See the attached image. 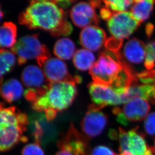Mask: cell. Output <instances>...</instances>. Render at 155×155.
Wrapping results in <instances>:
<instances>
[{
    "label": "cell",
    "instance_id": "6da1fadb",
    "mask_svg": "<svg viewBox=\"0 0 155 155\" xmlns=\"http://www.w3.org/2000/svg\"><path fill=\"white\" fill-rule=\"evenodd\" d=\"M67 21L66 14L61 8L51 2H37L20 14V24L30 29H40L56 36L60 29Z\"/></svg>",
    "mask_w": 155,
    "mask_h": 155
},
{
    "label": "cell",
    "instance_id": "7a4b0ae2",
    "mask_svg": "<svg viewBox=\"0 0 155 155\" xmlns=\"http://www.w3.org/2000/svg\"><path fill=\"white\" fill-rule=\"evenodd\" d=\"M28 124V117L17 108L0 103V152L9 151L20 142H27L23 134Z\"/></svg>",
    "mask_w": 155,
    "mask_h": 155
},
{
    "label": "cell",
    "instance_id": "3957f363",
    "mask_svg": "<svg viewBox=\"0 0 155 155\" xmlns=\"http://www.w3.org/2000/svg\"><path fill=\"white\" fill-rule=\"evenodd\" d=\"M77 95L76 85L69 83H51L46 93L31 103L36 112H57L64 110L71 105Z\"/></svg>",
    "mask_w": 155,
    "mask_h": 155
},
{
    "label": "cell",
    "instance_id": "277c9868",
    "mask_svg": "<svg viewBox=\"0 0 155 155\" xmlns=\"http://www.w3.org/2000/svg\"><path fill=\"white\" fill-rule=\"evenodd\" d=\"M122 68L120 52L114 54L105 51L90 69V74L95 83L111 87L116 80Z\"/></svg>",
    "mask_w": 155,
    "mask_h": 155
},
{
    "label": "cell",
    "instance_id": "5b68a950",
    "mask_svg": "<svg viewBox=\"0 0 155 155\" xmlns=\"http://www.w3.org/2000/svg\"><path fill=\"white\" fill-rule=\"evenodd\" d=\"M11 51L17 56L18 64L21 66L29 60L38 63L51 57L48 48L41 43L38 35L23 36L12 48Z\"/></svg>",
    "mask_w": 155,
    "mask_h": 155
},
{
    "label": "cell",
    "instance_id": "8992f818",
    "mask_svg": "<svg viewBox=\"0 0 155 155\" xmlns=\"http://www.w3.org/2000/svg\"><path fill=\"white\" fill-rule=\"evenodd\" d=\"M21 80L27 89L24 97L31 102L45 95L51 86L41 70L35 65H29L24 68L21 75Z\"/></svg>",
    "mask_w": 155,
    "mask_h": 155
},
{
    "label": "cell",
    "instance_id": "52a82bcc",
    "mask_svg": "<svg viewBox=\"0 0 155 155\" xmlns=\"http://www.w3.org/2000/svg\"><path fill=\"white\" fill-rule=\"evenodd\" d=\"M28 119V127L36 143L46 147L57 140L58 130L51 121L48 120L43 112L32 114Z\"/></svg>",
    "mask_w": 155,
    "mask_h": 155
},
{
    "label": "cell",
    "instance_id": "ba28073f",
    "mask_svg": "<svg viewBox=\"0 0 155 155\" xmlns=\"http://www.w3.org/2000/svg\"><path fill=\"white\" fill-rule=\"evenodd\" d=\"M150 108L149 102L136 98L125 103L122 108L115 106L112 112L116 116L118 122L125 126L130 122L142 120L148 116Z\"/></svg>",
    "mask_w": 155,
    "mask_h": 155
},
{
    "label": "cell",
    "instance_id": "9c48e42d",
    "mask_svg": "<svg viewBox=\"0 0 155 155\" xmlns=\"http://www.w3.org/2000/svg\"><path fill=\"white\" fill-rule=\"evenodd\" d=\"M140 25L131 13L127 11L114 13L107 22L111 35L122 40L130 38Z\"/></svg>",
    "mask_w": 155,
    "mask_h": 155
},
{
    "label": "cell",
    "instance_id": "30bf717a",
    "mask_svg": "<svg viewBox=\"0 0 155 155\" xmlns=\"http://www.w3.org/2000/svg\"><path fill=\"white\" fill-rule=\"evenodd\" d=\"M38 64L51 83H69L76 85L82 81V78L79 76H72L66 64L58 58L49 57Z\"/></svg>",
    "mask_w": 155,
    "mask_h": 155
},
{
    "label": "cell",
    "instance_id": "8fae6325",
    "mask_svg": "<svg viewBox=\"0 0 155 155\" xmlns=\"http://www.w3.org/2000/svg\"><path fill=\"white\" fill-rule=\"evenodd\" d=\"M103 108L92 104L81 123V129L89 138L97 137L101 134L108 122V117L100 111Z\"/></svg>",
    "mask_w": 155,
    "mask_h": 155
},
{
    "label": "cell",
    "instance_id": "7c38bea8",
    "mask_svg": "<svg viewBox=\"0 0 155 155\" xmlns=\"http://www.w3.org/2000/svg\"><path fill=\"white\" fill-rule=\"evenodd\" d=\"M60 150H65L73 155H89V145L88 139L81 134L73 124L64 136L58 142Z\"/></svg>",
    "mask_w": 155,
    "mask_h": 155
},
{
    "label": "cell",
    "instance_id": "4fadbf2b",
    "mask_svg": "<svg viewBox=\"0 0 155 155\" xmlns=\"http://www.w3.org/2000/svg\"><path fill=\"white\" fill-rule=\"evenodd\" d=\"M88 87L94 104L103 108L108 105L117 106L122 104L120 96L111 87L92 82Z\"/></svg>",
    "mask_w": 155,
    "mask_h": 155
},
{
    "label": "cell",
    "instance_id": "5bb4252c",
    "mask_svg": "<svg viewBox=\"0 0 155 155\" xmlns=\"http://www.w3.org/2000/svg\"><path fill=\"white\" fill-rule=\"evenodd\" d=\"M72 22L77 27L85 28L91 24H98L99 16L95 8L90 3L80 2L72 7L70 12Z\"/></svg>",
    "mask_w": 155,
    "mask_h": 155
},
{
    "label": "cell",
    "instance_id": "9a60e30c",
    "mask_svg": "<svg viewBox=\"0 0 155 155\" xmlns=\"http://www.w3.org/2000/svg\"><path fill=\"white\" fill-rule=\"evenodd\" d=\"M106 34L101 28L91 25L85 27L81 32L80 42L85 49L96 51L101 49L106 42Z\"/></svg>",
    "mask_w": 155,
    "mask_h": 155
},
{
    "label": "cell",
    "instance_id": "2e32d148",
    "mask_svg": "<svg viewBox=\"0 0 155 155\" xmlns=\"http://www.w3.org/2000/svg\"><path fill=\"white\" fill-rule=\"evenodd\" d=\"M121 55L124 61L132 68L133 65L142 64L146 57L145 43L137 38L130 39L124 45Z\"/></svg>",
    "mask_w": 155,
    "mask_h": 155
},
{
    "label": "cell",
    "instance_id": "e0dca14e",
    "mask_svg": "<svg viewBox=\"0 0 155 155\" xmlns=\"http://www.w3.org/2000/svg\"><path fill=\"white\" fill-rule=\"evenodd\" d=\"M136 98H140L155 105V85L136 84L130 87L127 93L121 96L122 104Z\"/></svg>",
    "mask_w": 155,
    "mask_h": 155
},
{
    "label": "cell",
    "instance_id": "ac0fdd59",
    "mask_svg": "<svg viewBox=\"0 0 155 155\" xmlns=\"http://www.w3.org/2000/svg\"><path fill=\"white\" fill-rule=\"evenodd\" d=\"M23 93L22 85L17 79H8L0 84V95L8 103L19 100Z\"/></svg>",
    "mask_w": 155,
    "mask_h": 155
},
{
    "label": "cell",
    "instance_id": "d6986e66",
    "mask_svg": "<svg viewBox=\"0 0 155 155\" xmlns=\"http://www.w3.org/2000/svg\"><path fill=\"white\" fill-rule=\"evenodd\" d=\"M128 140L126 152L132 155H146L150 147L147 146L145 137L134 128L128 131Z\"/></svg>",
    "mask_w": 155,
    "mask_h": 155
},
{
    "label": "cell",
    "instance_id": "ffe728a7",
    "mask_svg": "<svg viewBox=\"0 0 155 155\" xmlns=\"http://www.w3.org/2000/svg\"><path fill=\"white\" fill-rule=\"evenodd\" d=\"M131 14L140 23L149 19L154 10L155 0H133Z\"/></svg>",
    "mask_w": 155,
    "mask_h": 155
},
{
    "label": "cell",
    "instance_id": "44dd1931",
    "mask_svg": "<svg viewBox=\"0 0 155 155\" xmlns=\"http://www.w3.org/2000/svg\"><path fill=\"white\" fill-rule=\"evenodd\" d=\"M76 45L71 39L62 38L55 42L54 48V53L60 59L69 60L73 58L76 53Z\"/></svg>",
    "mask_w": 155,
    "mask_h": 155
},
{
    "label": "cell",
    "instance_id": "7402d4cb",
    "mask_svg": "<svg viewBox=\"0 0 155 155\" xmlns=\"http://www.w3.org/2000/svg\"><path fill=\"white\" fill-rule=\"evenodd\" d=\"M17 27L11 22L0 26V47L13 48L16 43Z\"/></svg>",
    "mask_w": 155,
    "mask_h": 155
},
{
    "label": "cell",
    "instance_id": "603a6c76",
    "mask_svg": "<svg viewBox=\"0 0 155 155\" xmlns=\"http://www.w3.org/2000/svg\"><path fill=\"white\" fill-rule=\"evenodd\" d=\"M73 63L78 70L85 71L90 70L94 65L95 63V57L88 49H79L74 55Z\"/></svg>",
    "mask_w": 155,
    "mask_h": 155
},
{
    "label": "cell",
    "instance_id": "cb8c5ba5",
    "mask_svg": "<svg viewBox=\"0 0 155 155\" xmlns=\"http://www.w3.org/2000/svg\"><path fill=\"white\" fill-rule=\"evenodd\" d=\"M15 63L16 57L12 51L0 49V84L3 82L5 76L13 69Z\"/></svg>",
    "mask_w": 155,
    "mask_h": 155
},
{
    "label": "cell",
    "instance_id": "d4e9b609",
    "mask_svg": "<svg viewBox=\"0 0 155 155\" xmlns=\"http://www.w3.org/2000/svg\"><path fill=\"white\" fill-rule=\"evenodd\" d=\"M104 6L114 12H124L133 5V0H102Z\"/></svg>",
    "mask_w": 155,
    "mask_h": 155
},
{
    "label": "cell",
    "instance_id": "484cf974",
    "mask_svg": "<svg viewBox=\"0 0 155 155\" xmlns=\"http://www.w3.org/2000/svg\"><path fill=\"white\" fill-rule=\"evenodd\" d=\"M144 66L147 70H152L155 67V39L150 41L146 46Z\"/></svg>",
    "mask_w": 155,
    "mask_h": 155
},
{
    "label": "cell",
    "instance_id": "4316f807",
    "mask_svg": "<svg viewBox=\"0 0 155 155\" xmlns=\"http://www.w3.org/2000/svg\"><path fill=\"white\" fill-rule=\"evenodd\" d=\"M21 155H45V153L40 145L35 143L26 145L21 151Z\"/></svg>",
    "mask_w": 155,
    "mask_h": 155
},
{
    "label": "cell",
    "instance_id": "83f0119b",
    "mask_svg": "<svg viewBox=\"0 0 155 155\" xmlns=\"http://www.w3.org/2000/svg\"><path fill=\"white\" fill-rule=\"evenodd\" d=\"M122 39L116 38L114 37L107 39L105 43L106 50L114 54L119 52V50L122 47Z\"/></svg>",
    "mask_w": 155,
    "mask_h": 155
},
{
    "label": "cell",
    "instance_id": "f1b7e54d",
    "mask_svg": "<svg viewBox=\"0 0 155 155\" xmlns=\"http://www.w3.org/2000/svg\"><path fill=\"white\" fill-rule=\"evenodd\" d=\"M145 131L150 136L155 135V112H152L147 116L144 121Z\"/></svg>",
    "mask_w": 155,
    "mask_h": 155
},
{
    "label": "cell",
    "instance_id": "f546056e",
    "mask_svg": "<svg viewBox=\"0 0 155 155\" xmlns=\"http://www.w3.org/2000/svg\"><path fill=\"white\" fill-rule=\"evenodd\" d=\"M90 155H117L111 148L105 146H98L93 148Z\"/></svg>",
    "mask_w": 155,
    "mask_h": 155
},
{
    "label": "cell",
    "instance_id": "4dcf8cb0",
    "mask_svg": "<svg viewBox=\"0 0 155 155\" xmlns=\"http://www.w3.org/2000/svg\"><path fill=\"white\" fill-rule=\"evenodd\" d=\"M114 13H115V12H113L110 9H108L104 6L103 7H102L100 9V17L104 20L107 21L108 20H109L111 18V17L112 16Z\"/></svg>",
    "mask_w": 155,
    "mask_h": 155
},
{
    "label": "cell",
    "instance_id": "1f68e13d",
    "mask_svg": "<svg viewBox=\"0 0 155 155\" xmlns=\"http://www.w3.org/2000/svg\"><path fill=\"white\" fill-rule=\"evenodd\" d=\"M75 0H54V3L58 5L61 7L66 9L70 6Z\"/></svg>",
    "mask_w": 155,
    "mask_h": 155
},
{
    "label": "cell",
    "instance_id": "d6a6232c",
    "mask_svg": "<svg viewBox=\"0 0 155 155\" xmlns=\"http://www.w3.org/2000/svg\"><path fill=\"white\" fill-rule=\"evenodd\" d=\"M155 31V25L151 23H148L145 27L146 34L148 38L152 37Z\"/></svg>",
    "mask_w": 155,
    "mask_h": 155
},
{
    "label": "cell",
    "instance_id": "836d02e7",
    "mask_svg": "<svg viewBox=\"0 0 155 155\" xmlns=\"http://www.w3.org/2000/svg\"><path fill=\"white\" fill-rule=\"evenodd\" d=\"M109 136L112 140H116L118 137V133L114 130H110L109 132Z\"/></svg>",
    "mask_w": 155,
    "mask_h": 155
},
{
    "label": "cell",
    "instance_id": "e575fe53",
    "mask_svg": "<svg viewBox=\"0 0 155 155\" xmlns=\"http://www.w3.org/2000/svg\"><path fill=\"white\" fill-rule=\"evenodd\" d=\"M55 155H73L69 151L65 150H60V151H58L55 154Z\"/></svg>",
    "mask_w": 155,
    "mask_h": 155
},
{
    "label": "cell",
    "instance_id": "d590c367",
    "mask_svg": "<svg viewBox=\"0 0 155 155\" xmlns=\"http://www.w3.org/2000/svg\"><path fill=\"white\" fill-rule=\"evenodd\" d=\"M51 2L54 3V0H31L30 3H35V2Z\"/></svg>",
    "mask_w": 155,
    "mask_h": 155
},
{
    "label": "cell",
    "instance_id": "8d00e7d4",
    "mask_svg": "<svg viewBox=\"0 0 155 155\" xmlns=\"http://www.w3.org/2000/svg\"><path fill=\"white\" fill-rule=\"evenodd\" d=\"M3 17H4V13H3V11L2 10L1 6L0 5V22L1 21L2 19H3Z\"/></svg>",
    "mask_w": 155,
    "mask_h": 155
},
{
    "label": "cell",
    "instance_id": "74e56055",
    "mask_svg": "<svg viewBox=\"0 0 155 155\" xmlns=\"http://www.w3.org/2000/svg\"><path fill=\"white\" fill-rule=\"evenodd\" d=\"M152 71L153 75V79H154V83L153 85H155V69L152 70Z\"/></svg>",
    "mask_w": 155,
    "mask_h": 155
},
{
    "label": "cell",
    "instance_id": "f35d334b",
    "mask_svg": "<svg viewBox=\"0 0 155 155\" xmlns=\"http://www.w3.org/2000/svg\"><path fill=\"white\" fill-rule=\"evenodd\" d=\"M152 148L153 151L154 152V153L155 154V143H154V146L152 147Z\"/></svg>",
    "mask_w": 155,
    "mask_h": 155
}]
</instances>
